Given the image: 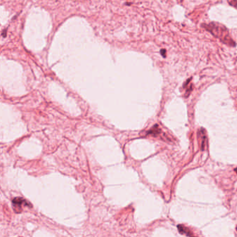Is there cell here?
<instances>
[{
    "label": "cell",
    "mask_w": 237,
    "mask_h": 237,
    "mask_svg": "<svg viewBox=\"0 0 237 237\" xmlns=\"http://www.w3.org/2000/svg\"><path fill=\"white\" fill-rule=\"evenodd\" d=\"M228 2L231 6L237 8V0H228Z\"/></svg>",
    "instance_id": "cell-3"
},
{
    "label": "cell",
    "mask_w": 237,
    "mask_h": 237,
    "mask_svg": "<svg viewBox=\"0 0 237 237\" xmlns=\"http://www.w3.org/2000/svg\"><path fill=\"white\" fill-rule=\"evenodd\" d=\"M204 26L206 30L211 32L216 38H219L222 43L229 46L235 45V43L232 41V38L229 36L228 31L224 26L214 22H211L210 24L204 25Z\"/></svg>",
    "instance_id": "cell-1"
},
{
    "label": "cell",
    "mask_w": 237,
    "mask_h": 237,
    "mask_svg": "<svg viewBox=\"0 0 237 237\" xmlns=\"http://www.w3.org/2000/svg\"><path fill=\"white\" fill-rule=\"evenodd\" d=\"M177 228H178L179 232H180L181 234H187V236H191V234H190V233H189V229H188L187 228V227H183V225H178V227H177Z\"/></svg>",
    "instance_id": "cell-2"
},
{
    "label": "cell",
    "mask_w": 237,
    "mask_h": 237,
    "mask_svg": "<svg viewBox=\"0 0 237 237\" xmlns=\"http://www.w3.org/2000/svg\"><path fill=\"white\" fill-rule=\"evenodd\" d=\"M236 230H237V227H236Z\"/></svg>",
    "instance_id": "cell-4"
}]
</instances>
